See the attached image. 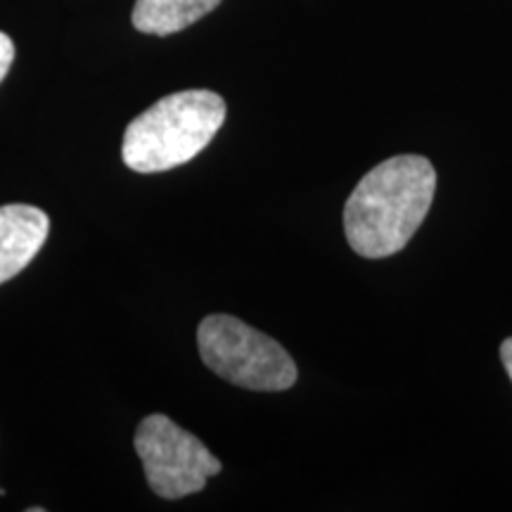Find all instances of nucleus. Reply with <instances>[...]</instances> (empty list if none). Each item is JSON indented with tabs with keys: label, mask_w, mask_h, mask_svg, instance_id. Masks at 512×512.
Wrapping results in <instances>:
<instances>
[{
	"label": "nucleus",
	"mask_w": 512,
	"mask_h": 512,
	"mask_svg": "<svg viewBox=\"0 0 512 512\" xmlns=\"http://www.w3.org/2000/svg\"><path fill=\"white\" fill-rule=\"evenodd\" d=\"M219 5L221 0H136L133 27L152 36L178 34Z\"/></svg>",
	"instance_id": "6"
},
{
	"label": "nucleus",
	"mask_w": 512,
	"mask_h": 512,
	"mask_svg": "<svg viewBox=\"0 0 512 512\" xmlns=\"http://www.w3.org/2000/svg\"><path fill=\"white\" fill-rule=\"evenodd\" d=\"M501 358H503V366H505V370H508V375L512 380V337H508L501 344Z\"/></svg>",
	"instance_id": "8"
},
{
	"label": "nucleus",
	"mask_w": 512,
	"mask_h": 512,
	"mask_svg": "<svg viewBox=\"0 0 512 512\" xmlns=\"http://www.w3.org/2000/svg\"><path fill=\"white\" fill-rule=\"evenodd\" d=\"M197 347L204 366L235 387L252 392H285L297 382V363L264 332L240 318L216 313L197 330Z\"/></svg>",
	"instance_id": "3"
},
{
	"label": "nucleus",
	"mask_w": 512,
	"mask_h": 512,
	"mask_svg": "<svg viewBox=\"0 0 512 512\" xmlns=\"http://www.w3.org/2000/svg\"><path fill=\"white\" fill-rule=\"evenodd\" d=\"M12 62H15V43H12L8 34L0 31V83L8 76Z\"/></svg>",
	"instance_id": "7"
},
{
	"label": "nucleus",
	"mask_w": 512,
	"mask_h": 512,
	"mask_svg": "<svg viewBox=\"0 0 512 512\" xmlns=\"http://www.w3.org/2000/svg\"><path fill=\"white\" fill-rule=\"evenodd\" d=\"M136 453L145 479L157 496L185 498L202 491L221 472V460L195 434L185 432L162 413L147 415L136 430Z\"/></svg>",
	"instance_id": "4"
},
{
	"label": "nucleus",
	"mask_w": 512,
	"mask_h": 512,
	"mask_svg": "<svg viewBox=\"0 0 512 512\" xmlns=\"http://www.w3.org/2000/svg\"><path fill=\"white\" fill-rule=\"evenodd\" d=\"M50 219L31 204L0 207V285L22 273L48 238Z\"/></svg>",
	"instance_id": "5"
},
{
	"label": "nucleus",
	"mask_w": 512,
	"mask_h": 512,
	"mask_svg": "<svg viewBox=\"0 0 512 512\" xmlns=\"http://www.w3.org/2000/svg\"><path fill=\"white\" fill-rule=\"evenodd\" d=\"M226 121V100L214 91H181L157 100L126 126L121 157L131 171L176 169L214 140Z\"/></svg>",
	"instance_id": "2"
},
{
	"label": "nucleus",
	"mask_w": 512,
	"mask_h": 512,
	"mask_svg": "<svg viewBox=\"0 0 512 512\" xmlns=\"http://www.w3.org/2000/svg\"><path fill=\"white\" fill-rule=\"evenodd\" d=\"M437 171L418 155L392 157L370 169L344 207V230L356 254L384 259L401 252L432 207Z\"/></svg>",
	"instance_id": "1"
}]
</instances>
